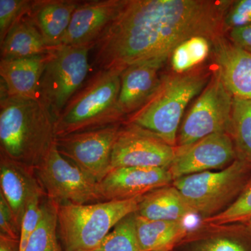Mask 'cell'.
Listing matches in <instances>:
<instances>
[{
	"label": "cell",
	"mask_w": 251,
	"mask_h": 251,
	"mask_svg": "<svg viewBox=\"0 0 251 251\" xmlns=\"http://www.w3.org/2000/svg\"><path fill=\"white\" fill-rule=\"evenodd\" d=\"M232 1L126 0L100 37L94 64L99 70L122 72L151 60L166 61L185 41L221 37Z\"/></svg>",
	"instance_id": "obj_1"
},
{
	"label": "cell",
	"mask_w": 251,
	"mask_h": 251,
	"mask_svg": "<svg viewBox=\"0 0 251 251\" xmlns=\"http://www.w3.org/2000/svg\"><path fill=\"white\" fill-rule=\"evenodd\" d=\"M55 140V120L40 99L9 97L1 90V153L35 169Z\"/></svg>",
	"instance_id": "obj_2"
},
{
	"label": "cell",
	"mask_w": 251,
	"mask_h": 251,
	"mask_svg": "<svg viewBox=\"0 0 251 251\" xmlns=\"http://www.w3.org/2000/svg\"><path fill=\"white\" fill-rule=\"evenodd\" d=\"M120 75L99 70L86 81L55 120L56 138L125 122L119 105Z\"/></svg>",
	"instance_id": "obj_3"
},
{
	"label": "cell",
	"mask_w": 251,
	"mask_h": 251,
	"mask_svg": "<svg viewBox=\"0 0 251 251\" xmlns=\"http://www.w3.org/2000/svg\"><path fill=\"white\" fill-rule=\"evenodd\" d=\"M208 75L184 73L164 76L161 85L143 106L125 122L150 130L176 148L178 128L188 103L209 83Z\"/></svg>",
	"instance_id": "obj_4"
},
{
	"label": "cell",
	"mask_w": 251,
	"mask_h": 251,
	"mask_svg": "<svg viewBox=\"0 0 251 251\" xmlns=\"http://www.w3.org/2000/svg\"><path fill=\"white\" fill-rule=\"evenodd\" d=\"M142 198L58 205V234L63 249L96 250L121 220L138 211Z\"/></svg>",
	"instance_id": "obj_5"
},
{
	"label": "cell",
	"mask_w": 251,
	"mask_h": 251,
	"mask_svg": "<svg viewBox=\"0 0 251 251\" xmlns=\"http://www.w3.org/2000/svg\"><path fill=\"white\" fill-rule=\"evenodd\" d=\"M251 163L235 160L219 172L206 171L173 181L196 214L212 217L227 205L244 189Z\"/></svg>",
	"instance_id": "obj_6"
},
{
	"label": "cell",
	"mask_w": 251,
	"mask_h": 251,
	"mask_svg": "<svg viewBox=\"0 0 251 251\" xmlns=\"http://www.w3.org/2000/svg\"><path fill=\"white\" fill-rule=\"evenodd\" d=\"M89 46H59L51 52L39 87V99L54 120L86 82L90 72Z\"/></svg>",
	"instance_id": "obj_7"
},
{
	"label": "cell",
	"mask_w": 251,
	"mask_h": 251,
	"mask_svg": "<svg viewBox=\"0 0 251 251\" xmlns=\"http://www.w3.org/2000/svg\"><path fill=\"white\" fill-rule=\"evenodd\" d=\"M35 172L46 198L58 205L103 202L98 183L61 154L55 143Z\"/></svg>",
	"instance_id": "obj_8"
},
{
	"label": "cell",
	"mask_w": 251,
	"mask_h": 251,
	"mask_svg": "<svg viewBox=\"0 0 251 251\" xmlns=\"http://www.w3.org/2000/svg\"><path fill=\"white\" fill-rule=\"evenodd\" d=\"M233 99L216 72L185 117L176 148L189 146L214 133H229Z\"/></svg>",
	"instance_id": "obj_9"
},
{
	"label": "cell",
	"mask_w": 251,
	"mask_h": 251,
	"mask_svg": "<svg viewBox=\"0 0 251 251\" xmlns=\"http://www.w3.org/2000/svg\"><path fill=\"white\" fill-rule=\"evenodd\" d=\"M122 125L57 137L56 147L61 154L100 182L111 170L112 149Z\"/></svg>",
	"instance_id": "obj_10"
},
{
	"label": "cell",
	"mask_w": 251,
	"mask_h": 251,
	"mask_svg": "<svg viewBox=\"0 0 251 251\" xmlns=\"http://www.w3.org/2000/svg\"><path fill=\"white\" fill-rule=\"evenodd\" d=\"M175 154L176 148L155 133L124 122L112 149L110 168L111 170L125 167L168 169Z\"/></svg>",
	"instance_id": "obj_11"
},
{
	"label": "cell",
	"mask_w": 251,
	"mask_h": 251,
	"mask_svg": "<svg viewBox=\"0 0 251 251\" xmlns=\"http://www.w3.org/2000/svg\"><path fill=\"white\" fill-rule=\"evenodd\" d=\"M237 152L229 133L208 135L189 146L176 148L168 171L173 181L187 175L219 169L231 163Z\"/></svg>",
	"instance_id": "obj_12"
},
{
	"label": "cell",
	"mask_w": 251,
	"mask_h": 251,
	"mask_svg": "<svg viewBox=\"0 0 251 251\" xmlns=\"http://www.w3.org/2000/svg\"><path fill=\"white\" fill-rule=\"evenodd\" d=\"M126 2V0L81 1L73 14L61 46H89L94 49Z\"/></svg>",
	"instance_id": "obj_13"
},
{
	"label": "cell",
	"mask_w": 251,
	"mask_h": 251,
	"mask_svg": "<svg viewBox=\"0 0 251 251\" xmlns=\"http://www.w3.org/2000/svg\"><path fill=\"white\" fill-rule=\"evenodd\" d=\"M173 182L166 168L125 167L112 169L98 183L103 201H125L142 197Z\"/></svg>",
	"instance_id": "obj_14"
},
{
	"label": "cell",
	"mask_w": 251,
	"mask_h": 251,
	"mask_svg": "<svg viewBox=\"0 0 251 251\" xmlns=\"http://www.w3.org/2000/svg\"><path fill=\"white\" fill-rule=\"evenodd\" d=\"M0 193L9 204L21 232L29 202L38 196H46L35 169L0 153Z\"/></svg>",
	"instance_id": "obj_15"
},
{
	"label": "cell",
	"mask_w": 251,
	"mask_h": 251,
	"mask_svg": "<svg viewBox=\"0 0 251 251\" xmlns=\"http://www.w3.org/2000/svg\"><path fill=\"white\" fill-rule=\"evenodd\" d=\"M165 63L163 60L147 61L122 71L119 105L126 118L139 110L158 90L164 77L161 76V71Z\"/></svg>",
	"instance_id": "obj_16"
},
{
	"label": "cell",
	"mask_w": 251,
	"mask_h": 251,
	"mask_svg": "<svg viewBox=\"0 0 251 251\" xmlns=\"http://www.w3.org/2000/svg\"><path fill=\"white\" fill-rule=\"evenodd\" d=\"M218 74L234 98L251 100V53L220 37L214 41Z\"/></svg>",
	"instance_id": "obj_17"
},
{
	"label": "cell",
	"mask_w": 251,
	"mask_h": 251,
	"mask_svg": "<svg viewBox=\"0 0 251 251\" xmlns=\"http://www.w3.org/2000/svg\"><path fill=\"white\" fill-rule=\"evenodd\" d=\"M51 52L26 58L1 59V90L9 97L39 99V84Z\"/></svg>",
	"instance_id": "obj_18"
},
{
	"label": "cell",
	"mask_w": 251,
	"mask_h": 251,
	"mask_svg": "<svg viewBox=\"0 0 251 251\" xmlns=\"http://www.w3.org/2000/svg\"><path fill=\"white\" fill-rule=\"evenodd\" d=\"M76 0L32 1L28 17L35 25L51 47L61 46L70 24L73 14L80 4Z\"/></svg>",
	"instance_id": "obj_19"
},
{
	"label": "cell",
	"mask_w": 251,
	"mask_h": 251,
	"mask_svg": "<svg viewBox=\"0 0 251 251\" xmlns=\"http://www.w3.org/2000/svg\"><path fill=\"white\" fill-rule=\"evenodd\" d=\"M136 213L147 219L167 221H183L196 214L179 190L171 184L143 196Z\"/></svg>",
	"instance_id": "obj_20"
},
{
	"label": "cell",
	"mask_w": 251,
	"mask_h": 251,
	"mask_svg": "<svg viewBox=\"0 0 251 251\" xmlns=\"http://www.w3.org/2000/svg\"><path fill=\"white\" fill-rule=\"evenodd\" d=\"M1 44V59L26 58L50 53L56 48L46 43L27 14L11 28Z\"/></svg>",
	"instance_id": "obj_21"
},
{
	"label": "cell",
	"mask_w": 251,
	"mask_h": 251,
	"mask_svg": "<svg viewBox=\"0 0 251 251\" xmlns=\"http://www.w3.org/2000/svg\"><path fill=\"white\" fill-rule=\"evenodd\" d=\"M138 239L143 251H173L187 237L184 221H156L136 213Z\"/></svg>",
	"instance_id": "obj_22"
},
{
	"label": "cell",
	"mask_w": 251,
	"mask_h": 251,
	"mask_svg": "<svg viewBox=\"0 0 251 251\" xmlns=\"http://www.w3.org/2000/svg\"><path fill=\"white\" fill-rule=\"evenodd\" d=\"M57 216L58 204L44 198L42 217L24 251H64L59 238Z\"/></svg>",
	"instance_id": "obj_23"
},
{
	"label": "cell",
	"mask_w": 251,
	"mask_h": 251,
	"mask_svg": "<svg viewBox=\"0 0 251 251\" xmlns=\"http://www.w3.org/2000/svg\"><path fill=\"white\" fill-rule=\"evenodd\" d=\"M229 133L238 158L251 164V100L233 99Z\"/></svg>",
	"instance_id": "obj_24"
},
{
	"label": "cell",
	"mask_w": 251,
	"mask_h": 251,
	"mask_svg": "<svg viewBox=\"0 0 251 251\" xmlns=\"http://www.w3.org/2000/svg\"><path fill=\"white\" fill-rule=\"evenodd\" d=\"M96 250L101 251H143L138 239L136 212L121 220Z\"/></svg>",
	"instance_id": "obj_25"
},
{
	"label": "cell",
	"mask_w": 251,
	"mask_h": 251,
	"mask_svg": "<svg viewBox=\"0 0 251 251\" xmlns=\"http://www.w3.org/2000/svg\"><path fill=\"white\" fill-rule=\"evenodd\" d=\"M210 40L195 36L176 47L171 54V64L176 74H184L202 63L209 55Z\"/></svg>",
	"instance_id": "obj_26"
},
{
	"label": "cell",
	"mask_w": 251,
	"mask_h": 251,
	"mask_svg": "<svg viewBox=\"0 0 251 251\" xmlns=\"http://www.w3.org/2000/svg\"><path fill=\"white\" fill-rule=\"evenodd\" d=\"M204 221L216 227L240 225L251 232V181L246 185L230 205L216 215L204 219Z\"/></svg>",
	"instance_id": "obj_27"
},
{
	"label": "cell",
	"mask_w": 251,
	"mask_h": 251,
	"mask_svg": "<svg viewBox=\"0 0 251 251\" xmlns=\"http://www.w3.org/2000/svg\"><path fill=\"white\" fill-rule=\"evenodd\" d=\"M186 251H251V240L232 236L204 237L188 243Z\"/></svg>",
	"instance_id": "obj_28"
},
{
	"label": "cell",
	"mask_w": 251,
	"mask_h": 251,
	"mask_svg": "<svg viewBox=\"0 0 251 251\" xmlns=\"http://www.w3.org/2000/svg\"><path fill=\"white\" fill-rule=\"evenodd\" d=\"M30 0H0V44L11 28L30 10Z\"/></svg>",
	"instance_id": "obj_29"
},
{
	"label": "cell",
	"mask_w": 251,
	"mask_h": 251,
	"mask_svg": "<svg viewBox=\"0 0 251 251\" xmlns=\"http://www.w3.org/2000/svg\"><path fill=\"white\" fill-rule=\"evenodd\" d=\"M46 196H38L29 202L21 226L20 251H24L29 238L40 222L43 214V201Z\"/></svg>",
	"instance_id": "obj_30"
},
{
	"label": "cell",
	"mask_w": 251,
	"mask_h": 251,
	"mask_svg": "<svg viewBox=\"0 0 251 251\" xmlns=\"http://www.w3.org/2000/svg\"><path fill=\"white\" fill-rule=\"evenodd\" d=\"M251 24V0L232 1L224 19V27H244Z\"/></svg>",
	"instance_id": "obj_31"
},
{
	"label": "cell",
	"mask_w": 251,
	"mask_h": 251,
	"mask_svg": "<svg viewBox=\"0 0 251 251\" xmlns=\"http://www.w3.org/2000/svg\"><path fill=\"white\" fill-rule=\"evenodd\" d=\"M0 235H4L20 240V229L15 221L12 210L1 193H0Z\"/></svg>",
	"instance_id": "obj_32"
},
{
	"label": "cell",
	"mask_w": 251,
	"mask_h": 251,
	"mask_svg": "<svg viewBox=\"0 0 251 251\" xmlns=\"http://www.w3.org/2000/svg\"><path fill=\"white\" fill-rule=\"evenodd\" d=\"M230 38L234 44L243 49L251 50V24L231 29Z\"/></svg>",
	"instance_id": "obj_33"
},
{
	"label": "cell",
	"mask_w": 251,
	"mask_h": 251,
	"mask_svg": "<svg viewBox=\"0 0 251 251\" xmlns=\"http://www.w3.org/2000/svg\"><path fill=\"white\" fill-rule=\"evenodd\" d=\"M0 251H20V240L0 235Z\"/></svg>",
	"instance_id": "obj_34"
},
{
	"label": "cell",
	"mask_w": 251,
	"mask_h": 251,
	"mask_svg": "<svg viewBox=\"0 0 251 251\" xmlns=\"http://www.w3.org/2000/svg\"><path fill=\"white\" fill-rule=\"evenodd\" d=\"M101 251L99 250H90V251Z\"/></svg>",
	"instance_id": "obj_35"
}]
</instances>
